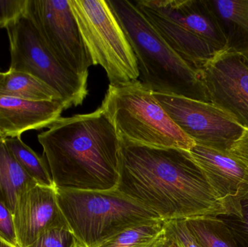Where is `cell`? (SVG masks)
<instances>
[{
	"mask_svg": "<svg viewBox=\"0 0 248 247\" xmlns=\"http://www.w3.org/2000/svg\"><path fill=\"white\" fill-rule=\"evenodd\" d=\"M120 143L119 192L162 220L227 215L189 151Z\"/></svg>",
	"mask_w": 248,
	"mask_h": 247,
	"instance_id": "6da1fadb",
	"label": "cell"
},
{
	"mask_svg": "<svg viewBox=\"0 0 248 247\" xmlns=\"http://www.w3.org/2000/svg\"><path fill=\"white\" fill-rule=\"evenodd\" d=\"M55 188L109 191L117 189L121 143L102 109L58 119L38 135Z\"/></svg>",
	"mask_w": 248,
	"mask_h": 247,
	"instance_id": "7a4b0ae2",
	"label": "cell"
},
{
	"mask_svg": "<svg viewBox=\"0 0 248 247\" xmlns=\"http://www.w3.org/2000/svg\"><path fill=\"white\" fill-rule=\"evenodd\" d=\"M107 1L132 48L143 84L154 93L210 103L201 73L167 44L133 1Z\"/></svg>",
	"mask_w": 248,
	"mask_h": 247,
	"instance_id": "3957f363",
	"label": "cell"
},
{
	"mask_svg": "<svg viewBox=\"0 0 248 247\" xmlns=\"http://www.w3.org/2000/svg\"><path fill=\"white\" fill-rule=\"evenodd\" d=\"M100 108L121 140L189 151L195 145L141 81L109 85Z\"/></svg>",
	"mask_w": 248,
	"mask_h": 247,
	"instance_id": "277c9868",
	"label": "cell"
},
{
	"mask_svg": "<svg viewBox=\"0 0 248 247\" xmlns=\"http://www.w3.org/2000/svg\"><path fill=\"white\" fill-rule=\"evenodd\" d=\"M55 189L60 208L81 247H98L129 228L161 219L116 189Z\"/></svg>",
	"mask_w": 248,
	"mask_h": 247,
	"instance_id": "5b68a950",
	"label": "cell"
},
{
	"mask_svg": "<svg viewBox=\"0 0 248 247\" xmlns=\"http://www.w3.org/2000/svg\"><path fill=\"white\" fill-rule=\"evenodd\" d=\"M68 3L93 65L105 70L110 85L138 79L135 55L108 1L68 0Z\"/></svg>",
	"mask_w": 248,
	"mask_h": 247,
	"instance_id": "8992f818",
	"label": "cell"
},
{
	"mask_svg": "<svg viewBox=\"0 0 248 247\" xmlns=\"http://www.w3.org/2000/svg\"><path fill=\"white\" fill-rule=\"evenodd\" d=\"M10 43V70L36 77L59 94L67 109L81 105L88 94L87 78L61 65L27 15L5 28Z\"/></svg>",
	"mask_w": 248,
	"mask_h": 247,
	"instance_id": "52a82bcc",
	"label": "cell"
},
{
	"mask_svg": "<svg viewBox=\"0 0 248 247\" xmlns=\"http://www.w3.org/2000/svg\"><path fill=\"white\" fill-rule=\"evenodd\" d=\"M26 15L61 65L88 79L93 62L68 0H28Z\"/></svg>",
	"mask_w": 248,
	"mask_h": 247,
	"instance_id": "ba28073f",
	"label": "cell"
},
{
	"mask_svg": "<svg viewBox=\"0 0 248 247\" xmlns=\"http://www.w3.org/2000/svg\"><path fill=\"white\" fill-rule=\"evenodd\" d=\"M178 127L195 145L230 152L245 129L211 103L173 94L153 92Z\"/></svg>",
	"mask_w": 248,
	"mask_h": 247,
	"instance_id": "9c48e42d",
	"label": "cell"
},
{
	"mask_svg": "<svg viewBox=\"0 0 248 247\" xmlns=\"http://www.w3.org/2000/svg\"><path fill=\"white\" fill-rule=\"evenodd\" d=\"M210 103L248 130V61L226 51L201 71Z\"/></svg>",
	"mask_w": 248,
	"mask_h": 247,
	"instance_id": "30bf717a",
	"label": "cell"
},
{
	"mask_svg": "<svg viewBox=\"0 0 248 247\" xmlns=\"http://www.w3.org/2000/svg\"><path fill=\"white\" fill-rule=\"evenodd\" d=\"M225 208L238 216L240 200L248 192V168L230 152L195 145L189 150Z\"/></svg>",
	"mask_w": 248,
	"mask_h": 247,
	"instance_id": "8fae6325",
	"label": "cell"
},
{
	"mask_svg": "<svg viewBox=\"0 0 248 247\" xmlns=\"http://www.w3.org/2000/svg\"><path fill=\"white\" fill-rule=\"evenodd\" d=\"M17 246L28 247L46 231L69 228L57 198L55 187L35 185L18 199L13 213Z\"/></svg>",
	"mask_w": 248,
	"mask_h": 247,
	"instance_id": "7c38bea8",
	"label": "cell"
},
{
	"mask_svg": "<svg viewBox=\"0 0 248 247\" xmlns=\"http://www.w3.org/2000/svg\"><path fill=\"white\" fill-rule=\"evenodd\" d=\"M133 2L167 44L195 71L201 72L217 58L189 33L172 11L168 0H134Z\"/></svg>",
	"mask_w": 248,
	"mask_h": 247,
	"instance_id": "4fadbf2b",
	"label": "cell"
},
{
	"mask_svg": "<svg viewBox=\"0 0 248 247\" xmlns=\"http://www.w3.org/2000/svg\"><path fill=\"white\" fill-rule=\"evenodd\" d=\"M65 110V104L59 100L29 101L0 97V132L7 139L49 127L61 118Z\"/></svg>",
	"mask_w": 248,
	"mask_h": 247,
	"instance_id": "5bb4252c",
	"label": "cell"
},
{
	"mask_svg": "<svg viewBox=\"0 0 248 247\" xmlns=\"http://www.w3.org/2000/svg\"><path fill=\"white\" fill-rule=\"evenodd\" d=\"M224 30L229 50L248 58V0H208Z\"/></svg>",
	"mask_w": 248,
	"mask_h": 247,
	"instance_id": "9a60e30c",
	"label": "cell"
},
{
	"mask_svg": "<svg viewBox=\"0 0 248 247\" xmlns=\"http://www.w3.org/2000/svg\"><path fill=\"white\" fill-rule=\"evenodd\" d=\"M4 139H0V202L13 213L21 194L36 184L17 163Z\"/></svg>",
	"mask_w": 248,
	"mask_h": 247,
	"instance_id": "2e32d148",
	"label": "cell"
},
{
	"mask_svg": "<svg viewBox=\"0 0 248 247\" xmlns=\"http://www.w3.org/2000/svg\"><path fill=\"white\" fill-rule=\"evenodd\" d=\"M0 97L29 101L62 102L58 93L36 77L10 69L5 73L0 72Z\"/></svg>",
	"mask_w": 248,
	"mask_h": 247,
	"instance_id": "e0dca14e",
	"label": "cell"
},
{
	"mask_svg": "<svg viewBox=\"0 0 248 247\" xmlns=\"http://www.w3.org/2000/svg\"><path fill=\"white\" fill-rule=\"evenodd\" d=\"M186 225L200 247H238L219 217L186 219Z\"/></svg>",
	"mask_w": 248,
	"mask_h": 247,
	"instance_id": "ac0fdd59",
	"label": "cell"
},
{
	"mask_svg": "<svg viewBox=\"0 0 248 247\" xmlns=\"http://www.w3.org/2000/svg\"><path fill=\"white\" fill-rule=\"evenodd\" d=\"M6 145L17 163L38 185L55 187L45 158L39 156L22 141L21 136L7 138Z\"/></svg>",
	"mask_w": 248,
	"mask_h": 247,
	"instance_id": "d6986e66",
	"label": "cell"
},
{
	"mask_svg": "<svg viewBox=\"0 0 248 247\" xmlns=\"http://www.w3.org/2000/svg\"><path fill=\"white\" fill-rule=\"evenodd\" d=\"M165 222L158 219L129 228L98 247H154L164 233Z\"/></svg>",
	"mask_w": 248,
	"mask_h": 247,
	"instance_id": "ffe728a7",
	"label": "cell"
},
{
	"mask_svg": "<svg viewBox=\"0 0 248 247\" xmlns=\"http://www.w3.org/2000/svg\"><path fill=\"white\" fill-rule=\"evenodd\" d=\"M238 247H248V192L240 200L238 216H221Z\"/></svg>",
	"mask_w": 248,
	"mask_h": 247,
	"instance_id": "44dd1931",
	"label": "cell"
},
{
	"mask_svg": "<svg viewBox=\"0 0 248 247\" xmlns=\"http://www.w3.org/2000/svg\"><path fill=\"white\" fill-rule=\"evenodd\" d=\"M28 247H81L70 228L46 231Z\"/></svg>",
	"mask_w": 248,
	"mask_h": 247,
	"instance_id": "7402d4cb",
	"label": "cell"
},
{
	"mask_svg": "<svg viewBox=\"0 0 248 247\" xmlns=\"http://www.w3.org/2000/svg\"><path fill=\"white\" fill-rule=\"evenodd\" d=\"M165 232L173 238L180 247H200L188 229L185 219L166 220Z\"/></svg>",
	"mask_w": 248,
	"mask_h": 247,
	"instance_id": "603a6c76",
	"label": "cell"
},
{
	"mask_svg": "<svg viewBox=\"0 0 248 247\" xmlns=\"http://www.w3.org/2000/svg\"><path fill=\"white\" fill-rule=\"evenodd\" d=\"M27 4L28 0H0V28H6L25 15Z\"/></svg>",
	"mask_w": 248,
	"mask_h": 247,
	"instance_id": "cb8c5ba5",
	"label": "cell"
},
{
	"mask_svg": "<svg viewBox=\"0 0 248 247\" xmlns=\"http://www.w3.org/2000/svg\"><path fill=\"white\" fill-rule=\"evenodd\" d=\"M0 237L9 243L17 246L13 223V213L0 202Z\"/></svg>",
	"mask_w": 248,
	"mask_h": 247,
	"instance_id": "d4e9b609",
	"label": "cell"
},
{
	"mask_svg": "<svg viewBox=\"0 0 248 247\" xmlns=\"http://www.w3.org/2000/svg\"><path fill=\"white\" fill-rule=\"evenodd\" d=\"M230 154L241 161L248 168V130L245 129L238 140L234 142L230 150Z\"/></svg>",
	"mask_w": 248,
	"mask_h": 247,
	"instance_id": "484cf974",
	"label": "cell"
},
{
	"mask_svg": "<svg viewBox=\"0 0 248 247\" xmlns=\"http://www.w3.org/2000/svg\"><path fill=\"white\" fill-rule=\"evenodd\" d=\"M154 247H180L179 244L170 235L164 232Z\"/></svg>",
	"mask_w": 248,
	"mask_h": 247,
	"instance_id": "4316f807",
	"label": "cell"
},
{
	"mask_svg": "<svg viewBox=\"0 0 248 247\" xmlns=\"http://www.w3.org/2000/svg\"><path fill=\"white\" fill-rule=\"evenodd\" d=\"M0 247H18L9 243L7 241L3 239L2 238L0 237Z\"/></svg>",
	"mask_w": 248,
	"mask_h": 247,
	"instance_id": "83f0119b",
	"label": "cell"
},
{
	"mask_svg": "<svg viewBox=\"0 0 248 247\" xmlns=\"http://www.w3.org/2000/svg\"><path fill=\"white\" fill-rule=\"evenodd\" d=\"M4 139V138L3 137L2 134H1V132H0V139Z\"/></svg>",
	"mask_w": 248,
	"mask_h": 247,
	"instance_id": "f1b7e54d",
	"label": "cell"
},
{
	"mask_svg": "<svg viewBox=\"0 0 248 247\" xmlns=\"http://www.w3.org/2000/svg\"><path fill=\"white\" fill-rule=\"evenodd\" d=\"M246 58H247L248 61V58L247 57H246Z\"/></svg>",
	"mask_w": 248,
	"mask_h": 247,
	"instance_id": "f546056e",
	"label": "cell"
}]
</instances>
